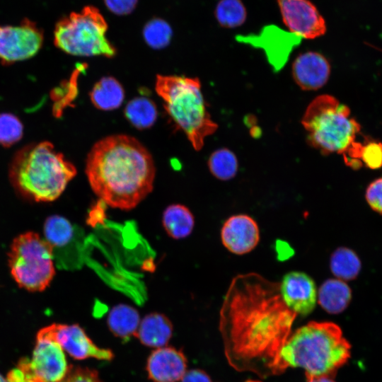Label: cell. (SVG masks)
I'll return each instance as SVG.
<instances>
[{
  "label": "cell",
  "instance_id": "11",
  "mask_svg": "<svg viewBox=\"0 0 382 382\" xmlns=\"http://www.w3.org/2000/svg\"><path fill=\"white\" fill-rule=\"evenodd\" d=\"M37 338L48 339L56 342L62 349L76 359L89 357L111 360L113 353L108 349L97 347L78 325L54 323L41 329Z\"/></svg>",
  "mask_w": 382,
  "mask_h": 382
},
{
  "label": "cell",
  "instance_id": "28",
  "mask_svg": "<svg viewBox=\"0 0 382 382\" xmlns=\"http://www.w3.org/2000/svg\"><path fill=\"white\" fill-rule=\"evenodd\" d=\"M23 132V125L17 117L10 113L0 114V144H14L21 139Z\"/></svg>",
  "mask_w": 382,
  "mask_h": 382
},
{
  "label": "cell",
  "instance_id": "21",
  "mask_svg": "<svg viewBox=\"0 0 382 382\" xmlns=\"http://www.w3.org/2000/svg\"><path fill=\"white\" fill-rule=\"evenodd\" d=\"M90 98L96 108L112 110L122 105L125 98V91L117 79L112 76H105L93 86Z\"/></svg>",
  "mask_w": 382,
  "mask_h": 382
},
{
  "label": "cell",
  "instance_id": "23",
  "mask_svg": "<svg viewBox=\"0 0 382 382\" xmlns=\"http://www.w3.org/2000/svg\"><path fill=\"white\" fill-rule=\"evenodd\" d=\"M361 267L359 257L348 248L340 247L330 256V270L336 277L341 280L354 279L359 274Z\"/></svg>",
  "mask_w": 382,
  "mask_h": 382
},
{
  "label": "cell",
  "instance_id": "1",
  "mask_svg": "<svg viewBox=\"0 0 382 382\" xmlns=\"http://www.w3.org/2000/svg\"><path fill=\"white\" fill-rule=\"evenodd\" d=\"M296 316L284 302L279 283L256 273L235 277L220 312L230 364L263 376L283 372L286 367L279 354Z\"/></svg>",
  "mask_w": 382,
  "mask_h": 382
},
{
  "label": "cell",
  "instance_id": "26",
  "mask_svg": "<svg viewBox=\"0 0 382 382\" xmlns=\"http://www.w3.org/2000/svg\"><path fill=\"white\" fill-rule=\"evenodd\" d=\"M208 166L214 177L221 180H228L236 175L238 163L236 155L231 151L221 149L212 154Z\"/></svg>",
  "mask_w": 382,
  "mask_h": 382
},
{
  "label": "cell",
  "instance_id": "20",
  "mask_svg": "<svg viewBox=\"0 0 382 382\" xmlns=\"http://www.w3.org/2000/svg\"><path fill=\"white\" fill-rule=\"evenodd\" d=\"M140 321L137 310L124 303L115 306L108 316L110 330L125 341L129 340L132 336H135Z\"/></svg>",
  "mask_w": 382,
  "mask_h": 382
},
{
  "label": "cell",
  "instance_id": "13",
  "mask_svg": "<svg viewBox=\"0 0 382 382\" xmlns=\"http://www.w3.org/2000/svg\"><path fill=\"white\" fill-rule=\"evenodd\" d=\"M282 298L296 315L311 313L316 304L317 289L313 279L302 272L286 274L279 283Z\"/></svg>",
  "mask_w": 382,
  "mask_h": 382
},
{
  "label": "cell",
  "instance_id": "33",
  "mask_svg": "<svg viewBox=\"0 0 382 382\" xmlns=\"http://www.w3.org/2000/svg\"><path fill=\"white\" fill-rule=\"evenodd\" d=\"M181 382H212V381L204 371L192 369L185 372Z\"/></svg>",
  "mask_w": 382,
  "mask_h": 382
},
{
  "label": "cell",
  "instance_id": "5",
  "mask_svg": "<svg viewBox=\"0 0 382 382\" xmlns=\"http://www.w3.org/2000/svg\"><path fill=\"white\" fill-rule=\"evenodd\" d=\"M155 89L172 120L184 132L194 149L199 151L205 138L218 128L207 111L199 80L158 75Z\"/></svg>",
  "mask_w": 382,
  "mask_h": 382
},
{
  "label": "cell",
  "instance_id": "6",
  "mask_svg": "<svg viewBox=\"0 0 382 382\" xmlns=\"http://www.w3.org/2000/svg\"><path fill=\"white\" fill-rule=\"evenodd\" d=\"M310 144L324 155L342 156L356 141L361 126L351 117L350 109L330 95L316 97L301 120Z\"/></svg>",
  "mask_w": 382,
  "mask_h": 382
},
{
  "label": "cell",
  "instance_id": "32",
  "mask_svg": "<svg viewBox=\"0 0 382 382\" xmlns=\"http://www.w3.org/2000/svg\"><path fill=\"white\" fill-rule=\"evenodd\" d=\"M108 9L118 16L131 13L137 6L138 0H103Z\"/></svg>",
  "mask_w": 382,
  "mask_h": 382
},
{
  "label": "cell",
  "instance_id": "34",
  "mask_svg": "<svg viewBox=\"0 0 382 382\" xmlns=\"http://www.w3.org/2000/svg\"><path fill=\"white\" fill-rule=\"evenodd\" d=\"M306 376L307 382H335L332 378L333 377L329 376H316L310 374H306Z\"/></svg>",
  "mask_w": 382,
  "mask_h": 382
},
{
  "label": "cell",
  "instance_id": "19",
  "mask_svg": "<svg viewBox=\"0 0 382 382\" xmlns=\"http://www.w3.org/2000/svg\"><path fill=\"white\" fill-rule=\"evenodd\" d=\"M162 224L170 237L173 239H182L192 232L195 217L186 206L173 204L165 209L162 216Z\"/></svg>",
  "mask_w": 382,
  "mask_h": 382
},
{
  "label": "cell",
  "instance_id": "3",
  "mask_svg": "<svg viewBox=\"0 0 382 382\" xmlns=\"http://www.w3.org/2000/svg\"><path fill=\"white\" fill-rule=\"evenodd\" d=\"M286 367L333 377L351 357V345L332 322H309L290 335L280 351Z\"/></svg>",
  "mask_w": 382,
  "mask_h": 382
},
{
  "label": "cell",
  "instance_id": "25",
  "mask_svg": "<svg viewBox=\"0 0 382 382\" xmlns=\"http://www.w3.org/2000/svg\"><path fill=\"white\" fill-rule=\"evenodd\" d=\"M214 14L219 24L227 28L241 26L247 17L246 8L241 0H219Z\"/></svg>",
  "mask_w": 382,
  "mask_h": 382
},
{
  "label": "cell",
  "instance_id": "29",
  "mask_svg": "<svg viewBox=\"0 0 382 382\" xmlns=\"http://www.w3.org/2000/svg\"><path fill=\"white\" fill-rule=\"evenodd\" d=\"M360 160L371 169L382 168V142L371 139L362 142Z\"/></svg>",
  "mask_w": 382,
  "mask_h": 382
},
{
  "label": "cell",
  "instance_id": "9",
  "mask_svg": "<svg viewBox=\"0 0 382 382\" xmlns=\"http://www.w3.org/2000/svg\"><path fill=\"white\" fill-rule=\"evenodd\" d=\"M69 365L64 350L56 342L37 338L31 358L20 359L17 367L24 382H58L68 372Z\"/></svg>",
  "mask_w": 382,
  "mask_h": 382
},
{
  "label": "cell",
  "instance_id": "10",
  "mask_svg": "<svg viewBox=\"0 0 382 382\" xmlns=\"http://www.w3.org/2000/svg\"><path fill=\"white\" fill-rule=\"evenodd\" d=\"M43 42L42 31L28 19L18 25H0V59L13 63L33 57Z\"/></svg>",
  "mask_w": 382,
  "mask_h": 382
},
{
  "label": "cell",
  "instance_id": "18",
  "mask_svg": "<svg viewBox=\"0 0 382 382\" xmlns=\"http://www.w3.org/2000/svg\"><path fill=\"white\" fill-rule=\"evenodd\" d=\"M320 306L330 314L345 311L352 299V291L345 281L340 279L325 280L317 292Z\"/></svg>",
  "mask_w": 382,
  "mask_h": 382
},
{
  "label": "cell",
  "instance_id": "35",
  "mask_svg": "<svg viewBox=\"0 0 382 382\" xmlns=\"http://www.w3.org/2000/svg\"><path fill=\"white\" fill-rule=\"evenodd\" d=\"M0 382H8L6 378H4L1 374H0Z\"/></svg>",
  "mask_w": 382,
  "mask_h": 382
},
{
  "label": "cell",
  "instance_id": "30",
  "mask_svg": "<svg viewBox=\"0 0 382 382\" xmlns=\"http://www.w3.org/2000/svg\"><path fill=\"white\" fill-rule=\"evenodd\" d=\"M58 382H103L96 370L79 366L70 368L64 377Z\"/></svg>",
  "mask_w": 382,
  "mask_h": 382
},
{
  "label": "cell",
  "instance_id": "12",
  "mask_svg": "<svg viewBox=\"0 0 382 382\" xmlns=\"http://www.w3.org/2000/svg\"><path fill=\"white\" fill-rule=\"evenodd\" d=\"M277 2L283 23L295 36L314 39L325 33V21L311 1L277 0Z\"/></svg>",
  "mask_w": 382,
  "mask_h": 382
},
{
  "label": "cell",
  "instance_id": "36",
  "mask_svg": "<svg viewBox=\"0 0 382 382\" xmlns=\"http://www.w3.org/2000/svg\"><path fill=\"white\" fill-rule=\"evenodd\" d=\"M245 382H260V381H253V380H248V381H246Z\"/></svg>",
  "mask_w": 382,
  "mask_h": 382
},
{
  "label": "cell",
  "instance_id": "2",
  "mask_svg": "<svg viewBox=\"0 0 382 382\" xmlns=\"http://www.w3.org/2000/svg\"><path fill=\"white\" fill-rule=\"evenodd\" d=\"M86 174L103 202L128 211L152 191L156 168L151 154L137 139L115 134L93 146L86 158Z\"/></svg>",
  "mask_w": 382,
  "mask_h": 382
},
{
  "label": "cell",
  "instance_id": "31",
  "mask_svg": "<svg viewBox=\"0 0 382 382\" xmlns=\"http://www.w3.org/2000/svg\"><path fill=\"white\" fill-rule=\"evenodd\" d=\"M365 197L370 207L382 214V178L376 179L369 185Z\"/></svg>",
  "mask_w": 382,
  "mask_h": 382
},
{
  "label": "cell",
  "instance_id": "4",
  "mask_svg": "<svg viewBox=\"0 0 382 382\" xmlns=\"http://www.w3.org/2000/svg\"><path fill=\"white\" fill-rule=\"evenodd\" d=\"M76 175L75 166L48 141L29 144L14 156L10 167L13 184L35 201H53Z\"/></svg>",
  "mask_w": 382,
  "mask_h": 382
},
{
  "label": "cell",
  "instance_id": "22",
  "mask_svg": "<svg viewBox=\"0 0 382 382\" xmlns=\"http://www.w3.org/2000/svg\"><path fill=\"white\" fill-rule=\"evenodd\" d=\"M44 233L45 239L52 248L54 257L71 244L74 238L75 229L66 218L54 215L45 221Z\"/></svg>",
  "mask_w": 382,
  "mask_h": 382
},
{
  "label": "cell",
  "instance_id": "24",
  "mask_svg": "<svg viewBox=\"0 0 382 382\" xmlns=\"http://www.w3.org/2000/svg\"><path fill=\"white\" fill-rule=\"evenodd\" d=\"M125 115L134 127L144 129L153 126L158 112L156 105L151 100L145 97H138L127 104Z\"/></svg>",
  "mask_w": 382,
  "mask_h": 382
},
{
  "label": "cell",
  "instance_id": "7",
  "mask_svg": "<svg viewBox=\"0 0 382 382\" xmlns=\"http://www.w3.org/2000/svg\"><path fill=\"white\" fill-rule=\"evenodd\" d=\"M108 24L98 8L86 6L59 21L54 42L63 52L82 57H113L116 49L106 37Z\"/></svg>",
  "mask_w": 382,
  "mask_h": 382
},
{
  "label": "cell",
  "instance_id": "17",
  "mask_svg": "<svg viewBox=\"0 0 382 382\" xmlns=\"http://www.w3.org/2000/svg\"><path fill=\"white\" fill-rule=\"evenodd\" d=\"M173 333V325L163 314L152 313L140 321L135 334L146 346L160 348L167 345Z\"/></svg>",
  "mask_w": 382,
  "mask_h": 382
},
{
  "label": "cell",
  "instance_id": "8",
  "mask_svg": "<svg viewBox=\"0 0 382 382\" xmlns=\"http://www.w3.org/2000/svg\"><path fill=\"white\" fill-rule=\"evenodd\" d=\"M52 248L37 233L28 232L13 242L9 253L11 274L30 291L44 290L54 275Z\"/></svg>",
  "mask_w": 382,
  "mask_h": 382
},
{
  "label": "cell",
  "instance_id": "15",
  "mask_svg": "<svg viewBox=\"0 0 382 382\" xmlns=\"http://www.w3.org/2000/svg\"><path fill=\"white\" fill-rule=\"evenodd\" d=\"M187 359L184 354L171 347L153 351L148 358L146 370L152 382H177L186 372Z\"/></svg>",
  "mask_w": 382,
  "mask_h": 382
},
{
  "label": "cell",
  "instance_id": "14",
  "mask_svg": "<svg viewBox=\"0 0 382 382\" xmlns=\"http://www.w3.org/2000/svg\"><path fill=\"white\" fill-rule=\"evenodd\" d=\"M224 246L236 255L251 252L260 241V230L257 222L247 214H236L224 223L221 229Z\"/></svg>",
  "mask_w": 382,
  "mask_h": 382
},
{
  "label": "cell",
  "instance_id": "16",
  "mask_svg": "<svg viewBox=\"0 0 382 382\" xmlns=\"http://www.w3.org/2000/svg\"><path fill=\"white\" fill-rule=\"evenodd\" d=\"M330 65L328 59L316 52L299 54L292 64V75L298 86L305 91L320 88L328 81Z\"/></svg>",
  "mask_w": 382,
  "mask_h": 382
},
{
  "label": "cell",
  "instance_id": "27",
  "mask_svg": "<svg viewBox=\"0 0 382 382\" xmlns=\"http://www.w3.org/2000/svg\"><path fill=\"white\" fill-rule=\"evenodd\" d=\"M142 34L149 47L154 49H162L169 44L173 30L165 20L154 18L146 23Z\"/></svg>",
  "mask_w": 382,
  "mask_h": 382
}]
</instances>
